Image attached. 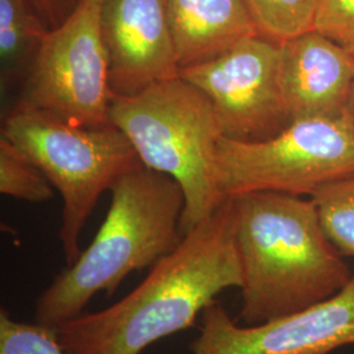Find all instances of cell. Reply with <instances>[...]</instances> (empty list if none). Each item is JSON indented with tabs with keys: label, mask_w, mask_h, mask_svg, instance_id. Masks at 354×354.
<instances>
[{
	"label": "cell",
	"mask_w": 354,
	"mask_h": 354,
	"mask_svg": "<svg viewBox=\"0 0 354 354\" xmlns=\"http://www.w3.org/2000/svg\"><path fill=\"white\" fill-rule=\"evenodd\" d=\"M354 175V112L291 121L263 140L222 137L218 178L225 198L251 192L313 196Z\"/></svg>",
	"instance_id": "obj_6"
},
{
	"label": "cell",
	"mask_w": 354,
	"mask_h": 354,
	"mask_svg": "<svg viewBox=\"0 0 354 354\" xmlns=\"http://www.w3.org/2000/svg\"><path fill=\"white\" fill-rule=\"evenodd\" d=\"M50 28L59 26L71 12L77 0H32Z\"/></svg>",
	"instance_id": "obj_19"
},
{
	"label": "cell",
	"mask_w": 354,
	"mask_h": 354,
	"mask_svg": "<svg viewBox=\"0 0 354 354\" xmlns=\"http://www.w3.org/2000/svg\"><path fill=\"white\" fill-rule=\"evenodd\" d=\"M241 259V319L288 317L336 295L353 274L322 227L317 205L281 192L232 197Z\"/></svg>",
	"instance_id": "obj_2"
},
{
	"label": "cell",
	"mask_w": 354,
	"mask_h": 354,
	"mask_svg": "<svg viewBox=\"0 0 354 354\" xmlns=\"http://www.w3.org/2000/svg\"><path fill=\"white\" fill-rule=\"evenodd\" d=\"M353 112H354V96H353Z\"/></svg>",
	"instance_id": "obj_20"
},
{
	"label": "cell",
	"mask_w": 354,
	"mask_h": 354,
	"mask_svg": "<svg viewBox=\"0 0 354 354\" xmlns=\"http://www.w3.org/2000/svg\"><path fill=\"white\" fill-rule=\"evenodd\" d=\"M354 345V276L336 295L288 317L241 327L218 301L201 315L192 354H328Z\"/></svg>",
	"instance_id": "obj_9"
},
{
	"label": "cell",
	"mask_w": 354,
	"mask_h": 354,
	"mask_svg": "<svg viewBox=\"0 0 354 354\" xmlns=\"http://www.w3.org/2000/svg\"><path fill=\"white\" fill-rule=\"evenodd\" d=\"M0 354H66L57 327L17 322L8 311H0Z\"/></svg>",
	"instance_id": "obj_17"
},
{
	"label": "cell",
	"mask_w": 354,
	"mask_h": 354,
	"mask_svg": "<svg viewBox=\"0 0 354 354\" xmlns=\"http://www.w3.org/2000/svg\"><path fill=\"white\" fill-rule=\"evenodd\" d=\"M102 32L112 96L180 76L167 0H104Z\"/></svg>",
	"instance_id": "obj_10"
},
{
	"label": "cell",
	"mask_w": 354,
	"mask_h": 354,
	"mask_svg": "<svg viewBox=\"0 0 354 354\" xmlns=\"http://www.w3.org/2000/svg\"><path fill=\"white\" fill-rule=\"evenodd\" d=\"M1 136L24 152L59 192L64 200L59 239L66 263L71 266L82 253V231L102 193L142 165L137 152L113 124L75 127L21 104L6 114Z\"/></svg>",
	"instance_id": "obj_5"
},
{
	"label": "cell",
	"mask_w": 354,
	"mask_h": 354,
	"mask_svg": "<svg viewBox=\"0 0 354 354\" xmlns=\"http://www.w3.org/2000/svg\"><path fill=\"white\" fill-rule=\"evenodd\" d=\"M50 26L32 0H0V82L8 89L26 77Z\"/></svg>",
	"instance_id": "obj_13"
},
{
	"label": "cell",
	"mask_w": 354,
	"mask_h": 354,
	"mask_svg": "<svg viewBox=\"0 0 354 354\" xmlns=\"http://www.w3.org/2000/svg\"><path fill=\"white\" fill-rule=\"evenodd\" d=\"M281 87L289 121L335 117L353 108L354 57L311 30L281 45Z\"/></svg>",
	"instance_id": "obj_11"
},
{
	"label": "cell",
	"mask_w": 354,
	"mask_h": 354,
	"mask_svg": "<svg viewBox=\"0 0 354 354\" xmlns=\"http://www.w3.org/2000/svg\"><path fill=\"white\" fill-rule=\"evenodd\" d=\"M111 192L112 203L93 241L38 297V323L58 327L79 317L96 294L112 297L129 274L155 266L183 241L185 200L172 177L140 165Z\"/></svg>",
	"instance_id": "obj_3"
},
{
	"label": "cell",
	"mask_w": 354,
	"mask_h": 354,
	"mask_svg": "<svg viewBox=\"0 0 354 354\" xmlns=\"http://www.w3.org/2000/svg\"><path fill=\"white\" fill-rule=\"evenodd\" d=\"M180 68L257 35L244 0H167Z\"/></svg>",
	"instance_id": "obj_12"
},
{
	"label": "cell",
	"mask_w": 354,
	"mask_h": 354,
	"mask_svg": "<svg viewBox=\"0 0 354 354\" xmlns=\"http://www.w3.org/2000/svg\"><path fill=\"white\" fill-rule=\"evenodd\" d=\"M180 77L213 104L227 138L266 140L290 124L281 87V45L260 35L181 67Z\"/></svg>",
	"instance_id": "obj_8"
},
{
	"label": "cell",
	"mask_w": 354,
	"mask_h": 354,
	"mask_svg": "<svg viewBox=\"0 0 354 354\" xmlns=\"http://www.w3.org/2000/svg\"><path fill=\"white\" fill-rule=\"evenodd\" d=\"M109 120L130 140L140 163L172 177L184 193L187 234L227 198L218 178V146L225 136L213 104L183 77L131 96H112Z\"/></svg>",
	"instance_id": "obj_4"
},
{
	"label": "cell",
	"mask_w": 354,
	"mask_h": 354,
	"mask_svg": "<svg viewBox=\"0 0 354 354\" xmlns=\"http://www.w3.org/2000/svg\"><path fill=\"white\" fill-rule=\"evenodd\" d=\"M232 198L192 228L121 301L57 327L66 354H140L185 330L231 288L241 289Z\"/></svg>",
	"instance_id": "obj_1"
},
{
	"label": "cell",
	"mask_w": 354,
	"mask_h": 354,
	"mask_svg": "<svg viewBox=\"0 0 354 354\" xmlns=\"http://www.w3.org/2000/svg\"><path fill=\"white\" fill-rule=\"evenodd\" d=\"M311 198L329 241L342 256L354 257V175L323 185Z\"/></svg>",
	"instance_id": "obj_15"
},
{
	"label": "cell",
	"mask_w": 354,
	"mask_h": 354,
	"mask_svg": "<svg viewBox=\"0 0 354 354\" xmlns=\"http://www.w3.org/2000/svg\"><path fill=\"white\" fill-rule=\"evenodd\" d=\"M315 30L354 57V0H319Z\"/></svg>",
	"instance_id": "obj_18"
},
{
	"label": "cell",
	"mask_w": 354,
	"mask_h": 354,
	"mask_svg": "<svg viewBox=\"0 0 354 354\" xmlns=\"http://www.w3.org/2000/svg\"><path fill=\"white\" fill-rule=\"evenodd\" d=\"M319 0H244L257 35L285 44L315 29Z\"/></svg>",
	"instance_id": "obj_14"
},
{
	"label": "cell",
	"mask_w": 354,
	"mask_h": 354,
	"mask_svg": "<svg viewBox=\"0 0 354 354\" xmlns=\"http://www.w3.org/2000/svg\"><path fill=\"white\" fill-rule=\"evenodd\" d=\"M0 192L28 203H45L54 197L48 177L13 142L0 137Z\"/></svg>",
	"instance_id": "obj_16"
},
{
	"label": "cell",
	"mask_w": 354,
	"mask_h": 354,
	"mask_svg": "<svg viewBox=\"0 0 354 354\" xmlns=\"http://www.w3.org/2000/svg\"><path fill=\"white\" fill-rule=\"evenodd\" d=\"M102 1L77 0L64 21L50 28L16 104L54 114L75 127L112 124Z\"/></svg>",
	"instance_id": "obj_7"
}]
</instances>
